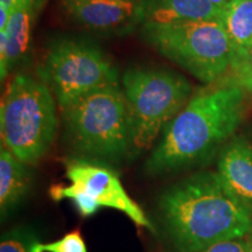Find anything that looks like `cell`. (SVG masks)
I'll use <instances>...</instances> for the list:
<instances>
[{"label": "cell", "mask_w": 252, "mask_h": 252, "mask_svg": "<svg viewBox=\"0 0 252 252\" xmlns=\"http://www.w3.org/2000/svg\"><path fill=\"white\" fill-rule=\"evenodd\" d=\"M159 207L167 231L182 252H200L252 231V208L214 172L196 173L172 186Z\"/></svg>", "instance_id": "obj_1"}, {"label": "cell", "mask_w": 252, "mask_h": 252, "mask_svg": "<svg viewBox=\"0 0 252 252\" xmlns=\"http://www.w3.org/2000/svg\"><path fill=\"white\" fill-rule=\"evenodd\" d=\"M210 2H212V4L215 6V7L217 8V9H220V11H222L223 8L225 7L226 5L229 4L230 1H231V0H209Z\"/></svg>", "instance_id": "obj_20"}, {"label": "cell", "mask_w": 252, "mask_h": 252, "mask_svg": "<svg viewBox=\"0 0 252 252\" xmlns=\"http://www.w3.org/2000/svg\"><path fill=\"white\" fill-rule=\"evenodd\" d=\"M43 0H35V4H36V7H40L41 4H42Z\"/></svg>", "instance_id": "obj_22"}, {"label": "cell", "mask_w": 252, "mask_h": 252, "mask_svg": "<svg viewBox=\"0 0 252 252\" xmlns=\"http://www.w3.org/2000/svg\"><path fill=\"white\" fill-rule=\"evenodd\" d=\"M249 243H250V247H249V252H252V231H251V234L249 235Z\"/></svg>", "instance_id": "obj_21"}, {"label": "cell", "mask_w": 252, "mask_h": 252, "mask_svg": "<svg viewBox=\"0 0 252 252\" xmlns=\"http://www.w3.org/2000/svg\"><path fill=\"white\" fill-rule=\"evenodd\" d=\"M35 0H17L7 26L0 31V76L1 81L26 54L30 43L32 14Z\"/></svg>", "instance_id": "obj_12"}, {"label": "cell", "mask_w": 252, "mask_h": 252, "mask_svg": "<svg viewBox=\"0 0 252 252\" xmlns=\"http://www.w3.org/2000/svg\"><path fill=\"white\" fill-rule=\"evenodd\" d=\"M132 127V151L139 154L154 140L191 96L190 83L176 72L161 68L132 67L122 76Z\"/></svg>", "instance_id": "obj_5"}, {"label": "cell", "mask_w": 252, "mask_h": 252, "mask_svg": "<svg viewBox=\"0 0 252 252\" xmlns=\"http://www.w3.org/2000/svg\"><path fill=\"white\" fill-rule=\"evenodd\" d=\"M138 8L141 27L220 18L209 0H138Z\"/></svg>", "instance_id": "obj_10"}, {"label": "cell", "mask_w": 252, "mask_h": 252, "mask_svg": "<svg viewBox=\"0 0 252 252\" xmlns=\"http://www.w3.org/2000/svg\"><path fill=\"white\" fill-rule=\"evenodd\" d=\"M36 242L32 235L13 232L1 239L0 252H32Z\"/></svg>", "instance_id": "obj_17"}, {"label": "cell", "mask_w": 252, "mask_h": 252, "mask_svg": "<svg viewBox=\"0 0 252 252\" xmlns=\"http://www.w3.org/2000/svg\"><path fill=\"white\" fill-rule=\"evenodd\" d=\"M61 113L68 139L78 153L118 161L132 151L131 119L122 83L82 94Z\"/></svg>", "instance_id": "obj_3"}, {"label": "cell", "mask_w": 252, "mask_h": 252, "mask_svg": "<svg viewBox=\"0 0 252 252\" xmlns=\"http://www.w3.org/2000/svg\"><path fill=\"white\" fill-rule=\"evenodd\" d=\"M220 23L232 47V61L252 46V0H231L220 11Z\"/></svg>", "instance_id": "obj_14"}, {"label": "cell", "mask_w": 252, "mask_h": 252, "mask_svg": "<svg viewBox=\"0 0 252 252\" xmlns=\"http://www.w3.org/2000/svg\"><path fill=\"white\" fill-rule=\"evenodd\" d=\"M68 14L81 26L103 34H127L140 25L138 0H64Z\"/></svg>", "instance_id": "obj_9"}, {"label": "cell", "mask_w": 252, "mask_h": 252, "mask_svg": "<svg viewBox=\"0 0 252 252\" xmlns=\"http://www.w3.org/2000/svg\"><path fill=\"white\" fill-rule=\"evenodd\" d=\"M249 247L250 243H249V236H247V237L217 242L200 252H249Z\"/></svg>", "instance_id": "obj_18"}, {"label": "cell", "mask_w": 252, "mask_h": 252, "mask_svg": "<svg viewBox=\"0 0 252 252\" xmlns=\"http://www.w3.org/2000/svg\"><path fill=\"white\" fill-rule=\"evenodd\" d=\"M144 39L163 58L212 84L230 71L232 47L219 19L143 27Z\"/></svg>", "instance_id": "obj_6"}, {"label": "cell", "mask_w": 252, "mask_h": 252, "mask_svg": "<svg viewBox=\"0 0 252 252\" xmlns=\"http://www.w3.org/2000/svg\"><path fill=\"white\" fill-rule=\"evenodd\" d=\"M230 76L225 82L236 84L252 96V46L231 63Z\"/></svg>", "instance_id": "obj_15"}, {"label": "cell", "mask_w": 252, "mask_h": 252, "mask_svg": "<svg viewBox=\"0 0 252 252\" xmlns=\"http://www.w3.org/2000/svg\"><path fill=\"white\" fill-rule=\"evenodd\" d=\"M17 0H0V9H4L11 13Z\"/></svg>", "instance_id": "obj_19"}, {"label": "cell", "mask_w": 252, "mask_h": 252, "mask_svg": "<svg viewBox=\"0 0 252 252\" xmlns=\"http://www.w3.org/2000/svg\"><path fill=\"white\" fill-rule=\"evenodd\" d=\"M25 163L1 146L0 152V210L4 217L23 200L30 189L31 175Z\"/></svg>", "instance_id": "obj_13"}, {"label": "cell", "mask_w": 252, "mask_h": 252, "mask_svg": "<svg viewBox=\"0 0 252 252\" xmlns=\"http://www.w3.org/2000/svg\"><path fill=\"white\" fill-rule=\"evenodd\" d=\"M40 75L60 109L96 88L119 83L118 68L102 49L74 39H58L49 46Z\"/></svg>", "instance_id": "obj_7"}, {"label": "cell", "mask_w": 252, "mask_h": 252, "mask_svg": "<svg viewBox=\"0 0 252 252\" xmlns=\"http://www.w3.org/2000/svg\"><path fill=\"white\" fill-rule=\"evenodd\" d=\"M53 94L43 81L17 75L2 96V146L27 165H35L54 143L59 123Z\"/></svg>", "instance_id": "obj_4"}, {"label": "cell", "mask_w": 252, "mask_h": 252, "mask_svg": "<svg viewBox=\"0 0 252 252\" xmlns=\"http://www.w3.org/2000/svg\"><path fill=\"white\" fill-rule=\"evenodd\" d=\"M245 91L222 86L191 97L168 123L161 140L146 162L151 174L179 172L201 162L232 137L245 115Z\"/></svg>", "instance_id": "obj_2"}, {"label": "cell", "mask_w": 252, "mask_h": 252, "mask_svg": "<svg viewBox=\"0 0 252 252\" xmlns=\"http://www.w3.org/2000/svg\"><path fill=\"white\" fill-rule=\"evenodd\" d=\"M220 180L242 202L252 208V143L235 137L223 147L217 162Z\"/></svg>", "instance_id": "obj_11"}, {"label": "cell", "mask_w": 252, "mask_h": 252, "mask_svg": "<svg viewBox=\"0 0 252 252\" xmlns=\"http://www.w3.org/2000/svg\"><path fill=\"white\" fill-rule=\"evenodd\" d=\"M32 252H88V250L80 232L72 231L50 243L36 242Z\"/></svg>", "instance_id": "obj_16"}, {"label": "cell", "mask_w": 252, "mask_h": 252, "mask_svg": "<svg viewBox=\"0 0 252 252\" xmlns=\"http://www.w3.org/2000/svg\"><path fill=\"white\" fill-rule=\"evenodd\" d=\"M65 176L98 204L99 208H113L124 213L137 225L156 232L141 208L128 196L118 175L108 166L89 160H69L65 163Z\"/></svg>", "instance_id": "obj_8"}]
</instances>
